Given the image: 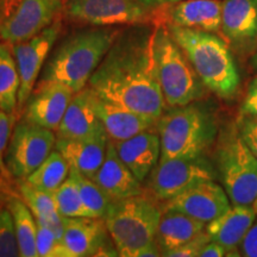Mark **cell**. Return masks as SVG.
<instances>
[{
  "label": "cell",
  "instance_id": "cell-1",
  "mask_svg": "<svg viewBox=\"0 0 257 257\" xmlns=\"http://www.w3.org/2000/svg\"><path fill=\"white\" fill-rule=\"evenodd\" d=\"M152 29L142 24L120 30L88 85L107 100L159 120L166 101L157 76Z\"/></svg>",
  "mask_w": 257,
  "mask_h": 257
},
{
  "label": "cell",
  "instance_id": "cell-2",
  "mask_svg": "<svg viewBox=\"0 0 257 257\" xmlns=\"http://www.w3.org/2000/svg\"><path fill=\"white\" fill-rule=\"evenodd\" d=\"M119 32L112 27H96L69 35L48 59L37 82H60L74 93L81 91Z\"/></svg>",
  "mask_w": 257,
  "mask_h": 257
},
{
  "label": "cell",
  "instance_id": "cell-3",
  "mask_svg": "<svg viewBox=\"0 0 257 257\" xmlns=\"http://www.w3.org/2000/svg\"><path fill=\"white\" fill-rule=\"evenodd\" d=\"M166 25V24H165ZM208 91L230 99L239 88V73L229 46L214 32L166 25Z\"/></svg>",
  "mask_w": 257,
  "mask_h": 257
},
{
  "label": "cell",
  "instance_id": "cell-4",
  "mask_svg": "<svg viewBox=\"0 0 257 257\" xmlns=\"http://www.w3.org/2000/svg\"><path fill=\"white\" fill-rule=\"evenodd\" d=\"M217 121L205 105L191 102L172 107L157 120L160 160L204 155L217 136Z\"/></svg>",
  "mask_w": 257,
  "mask_h": 257
},
{
  "label": "cell",
  "instance_id": "cell-5",
  "mask_svg": "<svg viewBox=\"0 0 257 257\" xmlns=\"http://www.w3.org/2000/svg\"><path fill=\"white\" fill-rule=\"evenodd\" d=\"M154 57L166 105L185 106L202 98L205 86L165 24H156Z\"/></svg>",
  "mask_w": 257,
  "mask_h": 257
},
{
  "label": "cell",
  "instance_id": "cell-6",
  "mask_svg": "<svg viewBox=\"0 0 257 257\" xmlns=\"http://www.w3.org/2000/svg\"><path fill=\"white\" fill-rule=\"evenodd\" d=\"M161 214L160 207L143 194L112 202L105 224L118 255L136 257L154 242Z\"/></svg>",
  "mask_w": 257,
  "mask_h": 257
},
{
  "label": "cell",
  "instance_id": "cell-7",
  "mask_svg": "<svg viewBox=\"0 0 257 257\" xmlns=\"http://www.w3.org/2000/svg\"><path fill=\"white\" fill-rule=\"evenodd\" d=\"M217 172L231 204H253L257 198V157L238 133L221 144Z\"/></svg>",
  "mask_w": 257,
  "mask_h": 257
},
{
  "label": "cell",
  "instance_id": "cell-8",
  "mask_svg": "<svg viewBox=\"0 0 257 257\" xmlns=\"http://www.w3.org/2000/svg\"><path fill=\"white\" fill-rule=\"evenodd\" d=\"M63 0H0V38L27 41L59 18Z\"/></svg>",
  "mask_w": 257,
  "mask_h": 257
},
{
  "label": "cell",
  "instance_id": "cell-9",
  "mask_svg": "<svg viewBox=\"0 0 257 257\" xmlns=\"http://www.w3.org/2000/svg\"><path fill=\"white\" fill-rule=\"evenodd\" d=\"M56 136L49 128L24 119L14 127L5 153V165L15 179H27L55 149Z\"/></svg>",
  "mask_w": 257,
  "mask_h": 257
},
{
  "label": "cell",
  "instance_id": "cell-10",
  "mask_svg": "<svg viewBox=\"0 0 257 257\" xmlns=\"http://www.w3.org/2000/svg\"><path fill=\"white\" fill-rule=\"evenodd\" d=\"M150 174V187L161 201L169 200L199 182L218 178V172L204 155L160 160Z\"/></svg>",
  "mask_w": 257,
  "mask_h": 257
},
{
  "label": "cell",
  "instance_id": "cell-11",
  "mask_svg": "<svg viewBox=\"0 0 257 257\" xmlns=\"http://www.w3.org/2000/svg\"><path fill=\"white\" fill-rule=\"evenodd\" d=\"M64 15L70 21L92 27L142 24L150 9L137 0H63Z\"/></svg>",
  "mask_w": 257,
  "mask_h": 257
},
{
  "label": "cell",
  "instance_id": "cell-12",
  "mask_svg": "<svg viewBox=\"0 0 257 257\" xmlns=\"http://www.w3.org/2000/svg\"><path fill=\"white\" fill-rule=\"evenodd\" d=\"M61 29H62V22L59 17L53 24L29 40L11 44L19 78H21L17 114H22L23 112L25 102L36 86L38 75L42 73L44 62L60 36Z\"/></svg>",
  "mask_w": 257,
  "mask_h": 257
},
{
  "label": "cell",
  "instance_id": "cell-13",
  "mask_svg": "<svg viewBox=\"0 0 257 257\" xmlns=\"http://www.w3.org/2000/svg\"><path fill=\"white\" fill-rule=\"evenodd\" d=\"M105 219L66 217L62 245L68 257L119 256L114 244L107 243Z\"/></svg>",
  "mask_w": 257,
  "mask_h": 257
},
{
  "label": "cell",
  "instance_id": "cell-14",
  "mask_svg": "<svg viewBox=\"0 0 257 257\" xmlns=\"http://www.w3.org/2000/svg\"><path fill=\"white\" fill-rule=\"evenodd\" d=\"M74 93L60 82H37L25 102L22 119L56 131Z\"/></svg>",
  "mask_w": 257,
  "mask_h": 257
},
{
  "label": "cell",
  "instance_id": "cell-15",
  "mask_svg": "<svg viewBox=\"0 0 257 257\" xmlns=\"http://www.w3.org/2000/svg\"><path fill=\"white\" fill-rule=\"evenodd\" d=\"M231 206L229 195L216 180L199 182L166 201L165 208L176 210L207 224Z\"/></svg>",
  "mask_w": 257,
  "mask_h": 257
},
{
  "label": "cell",
  "instance_id": "cell-16",
  "mask_svg": "<svg viewBox=\"0 0 257 257\" xmlns=\"http://www.w3.org/2000/svg\"><path fill=\"white\" fill-rule=\"evenodd\" d=\"M220 0H185L155 9L157 24L175 25L195 30L220 32L221 30Z\"/></svg>",
  "mask_w": 257,
  "mask_h": 257
},
{
  "label": "cell",
  "instance_id": "cell-17",
  "mask_svg": "<svg viewBox=\"0 0 257 257\" xmlns=\"http://www.w3.org/2000/svg\"><path fill=\"white\" fill-rule=\"evenodd\" d=\"M110 141L102 126L89 136L81 138H56L55 149L62 154L72 168L93 179L104 162Z\"/></svg>",
  "mask_w": 257,
  "mask_h": 257
},
{
  "label": "cell",
  "instance_id": "cell-18",
  "mask_svg": "<svg viewBox=\"0 0 257 257\" xmlns=\"http://www.w3.org/2000/svg\"><path fill=\"white\" fill-rule=\"evenodd\" d=\"M93 180L113 201L143 194L141 181L118 156L113 141H108L104 162Z\"/></svg>",
  "mask_w": 257,
  "mask_h": 257
},
{
  "label": "cell",
  "instance_id": "cell-19",
  "mask_svg": "<svg viewBox=\"0 0 257 257\" xmlns=\"http://www.w3.org/2000/svg\"><path fill=\"white\" fill-rule=\"evenodd\" d=\"M95 110L108 137L113 142H120L150 130L157 123L152 118L128 110L98 94L95 98Z\"/></svg>",
  "mask_w": 257,
  "mask_h": 257
},
{
  "label": "cell",
  "instance_id": "cell-20",
  "mask_svg": "<svg viewBox=\"0 0 257 257\" xmlns=\"http://www.w3.org/2000/svg\"><path fill=\"white\" fill-rule=\"evenodd\" d=\"M96 93L91 86H85L74 94L63 119L56 130V138H81L101 128L95 110Z\"/></svg>",
  "mask_w": 257,
  "mask_h": 257
},
{
  "label": "cell",
  "instance_id": "cell-21",
  "mask_svg": "<svg viewBox=\"0 0 257 257\" xmlns=\"http://www.w3.org/2000/svg\"><path fill=\"white\" fill-rule=\"evenodd\" d=\"M114 146L118 156L141 182L147 179L160 161V135L152 130L143 131L120 142H114Z\"/></svg>",
  "mask_w": 257,
  "mask_h": 257
},
{
  "label": "cell",
  "instance_id": "cell-22",
  "mask_svg": "<svg viewBox=\"0 0 257 257\" xmlns=\"http://www.w3.org/2000/svg\"><path fill=\"white\" fill-rule=\"evenodd\" d=\"M220 32L236 47L253 43L257 40V0H224Z\"/></svg>",
  "mask_w": 257,
  "mask_h": 257
},
{
  "label": "cell",
  "instance_id": "cell-23",
  "mask_svg": "<svg viewBox=\"0 0 257 257\" xmlns=\"http://www.w3.org/2000/svg\"><path fill=\"white\" fill-rule=\"evenodd\" d=\"M257 213L252 205H233L227 211L206 224L210 240L221 244L229 252L242 244L244 237L253 224Z\"/></svg>",
  "mask_w": 257,
  "mask_h": 257
},
{
  "label": "cell",
  "instance_id": "cell-24",
  "mask_svg": "<svg viewBox=\"0 0 257 257\" xmlns=\"http://www.w3.org/2000/svg\"><path fill=\"white\" fill-rule=\"evenodd\" d=\"M206 229V224L176 210L163 208L157 227L155 242L161 255L184 245Z\"/></svg>",
  "mask_w": 257,
  "mask_h": 257
},
{
  "label": "cell",
  "instance_id": "cell-25",
  "mask_svg": "<svg viewBox=\"0 0 257 257\" xmlns=\"http://www.w3.org/2000/svg\"><path fill=\"white\" fill-rule=\"evenodd\" d=\"M21 78L11 44L0 43V110L17 117Z\"/></svg>",
  "mask_w": 257,
  "mask_h": 257
},
{
  "label": "cell",
  "instance_id": "cell-26",
  "mask_svg": "<svg viewBox=\"0 0 257 257\" xmlns=\"http://www.w3.org/2000/svg\"><path fill=\"white\" fill-rule=\"evenodd\" d=\"M6 206L11 212L22 257H37V221L21 197H10Z\"/></svg>",
  "mask_w": 257,
  "mask_h": 257
},
{
  "label": "cell",
  "instance_id": "cell-27",
  "mask_svg": "<svg viewBox=\"0 0 257 257\" xmlns=\"http://www.w3.org/2000/svg\"><path fill=\"white\" fill-rule=\"evenodd\" d=\"M70 166L59 150L54 149L36 170L28 176L27 181L42 191L54 193L69 176Z\"/></svg>",
  "mask_w": 257,
  "mask_h": 257
},
{
  "label": "cell",
  "instance_id": "cell-28",
  "mask_svg": "<svg viewBox=\"0 0 257 257\" xmlns=\"http://www.w3.org/2000/svg\"><path fill=\"white\" fill-rule=\"evenodd\" d=\"M70 174L76 180L81 200L88 211L89 216L98 219H105L113 200L108 197L94 180L87 178L79 170L70 167Z\"/></svg>",
  "mask_w": 257,
  "mask_h": 257
},
{
  "label": "cell",
  "instance_id": "cell-29",
  "mask_svg": "<svg viewBox=\"0 0 257 257\" xmlns=\"http://www.w3.org/2000/svg\"><path fill=\"white\" fill-rule=\"evenodd\" d=\"M17 185L21 198L28 205L37 220L44 219L55 212H59L53 193L34 187L25 179L17 180Z\"/></svg>",
  "mask_w": 257,
  "mask_h": 257
},
{
  "label": "cell",
  "instance_id": "cell-30",
  "mask_svg": "<svg viewBox=\"0 0 257 257\" xmlns=\"http://www.w3.org/2000/svg\"><path fill=\"white\" fill-rule=\"evenodd\" d=\"M57 211L64 217H89L88 211L81 200L76 180L69 173L66 181L53 193Z\"/></svg>",
  "mask_w": 257,
  "mask_h": 257
},
{
  "label": "cell",
  "instance_id": "cell-31",
  "mask_svg": "<svg viewBox=\"0 0 257 257\" xmlns=\"http://www.w3.org/2000/svg\"><path fill=\"white\" fill-rule=\"evenodd\" d=\"M19 245L14 218L6 207L0 208V257H18Z\"/></svg>",
  "mask_w": 257,
  "mask_h": 257
},
{
  "label": "cell",
  "instance_id": "cell-32",
  "mask_svg": "<svg viewBox=\"0 0 257 257\" xmlns=\"http://www.w3.org/2000/svg\"><path fill=\"white\" fill-rule=\"evenodd\" d=\"M37 257H68L66 249L49 227L37 223Z\"/></svg>",
  "mask_w": 257,
  "mask_h": 257
},
{
  "label": "cell",
  "instance_id": "cell-33",
  "mask_svg": "<svg viewBox=\"0 0 257 257\" xmlns=\"http://www.w3.org/2000/svg\"><path fill=\"white\" fill-rule=\"evenodd\" d=\"M15 118V115H10L0 110V173L3 176L10 175L5 165V153L12 135V124Z\"/></svg>",
  "mask_w": 257,
  "mask_h": 257
},
{
  "label": "cell",
  "instance_id": "cell-34",
  "mask_svg": "<svg viewBox=\"0 0 257 257\" xmlns=\"http://www.w3.org/2000/svg\"><path fill=\"white\" fill-rule=\"evenodd\" d=\"M238 134L250 152L257 157V115L243 114L238 126Z\"/></svg>",
  "mask_w": 257,
  "mask_h": 257
},
{
  "label": "cell",
  "instance_id": "cell-35",
  "mask_svg": "<svg viewBox=\"0 0 257 257\" xmlns=\"http://www.w3.org/2000/svg\"><path fill=\"white\" fill-rule=\"evenodd\" d=\"M207 242H210V237L206 233V231L199 234V236L193 238L189 242L185 243L184 245L179 246L174 250H170V251L166 252L163 256L168 257H199V252L201 251V249L204 248V245Z\"/></svg>",
  "mask_w": 257,
  "mask_h": 257
},
{
  "label": "cell",
  "instance_id": "cell-36",
  "mask_svg": "<svg viewBox=\"0 0 257 257\" xmlns=\"http://www.w3.org/2000/svg\"><path fill=\"white\" fill-rule=\"evenodd\" d=\"M240 113L246 115H257V75L249 85L245 98H244L242 106H240Z\"/></svg>",
  "mask_w": 257,
  "mask_h": 257
},
{
  "label": "cell",
  "instance_id": "cell-37",
  "mask_svg": "<svg viewBox=\"0 0 257 257\" xmlns=\"http://www.w3.org/2000/svg\"><path fill=\"white\" fill-rule=\"evenodd\" d=\"M240 256L257 257V218L240 244Z\"/></svg>",
  "mask_w": 257,
  "mask_h": 257
},
{
  "label": "cell",
  "instance_id": "cell-38",
  "mask_svg": "<svg viewBox=\"0 0 257 257\" xmlns=\"http://www.w3.org/2000/svg\"><path fill=\"white\" fill-rule=\"evenodd\" d=\"M227 256V250L223 245L213 240H210L204 245L201 251L199 252V257H223Z\"/></svg>",
  "mask_w": 257,
  "mask_h": 257
},
{
  "label": "cell",
  "instance_id": "cell-39",
  "mask_svg": "<svg viewBox=\"0 0 257 257\" xmlns=\"http://www.w3.org/2000/svg\"><path fill=\"white\" fill-rule=\"evenodd\" d=\"M157 256H162L161 255V250L157 245V243L154 240V242L149 243L148 245L144 246L137 252L136 257H157Z\"/></svg>",
  "mask_w": 257,
  "mask_h": 257
},
{
  "label": "cell",
  "instance_id": "cell-40",
  "mask_svg": "<svg viewBox=\"0 0 257 257\" xmlns=\"http://www.w3.org/2000/svg\"><path fill=\"white\" fill-rule=\"evenodd\" d=\"M137 2H140L142 5L147 6L148 9L155 10L157 8H161V6L174 4V3L181 2V0H137Z\"/></svg>",
  "mask_w": 257,
  "mask_h": 257
},
{
  "label": "cell",
  "instance_id": "cell-41",
  "mask_svg": "<svg viewBox=\"0 0 257 257\" xmlns=\"http://www.w3.org/2000/svg\"><path fill=\"white\" fill-rule=\"evenodd\" d=\"M252 206H253V208H255V211H256V213H257V198H256V200L253 201Z\"/></svg>",
  "mask_w": 257,
  "mask_h": 257
},
{
  "label": "cell",
  "instance_id": "cell-42",
  "mask_svg": "<svg viewBox=\"0 0 257 257\" xmlns=\"http://www.w3.org/2000/svg\"><path fill=\"white\" fill-rule=\"evenodd\" d=\"M0 199H2V181H0Z\"/></svg>",
  "mask_w": 257,
  "mask_h": 257
}]
</instances>
